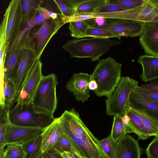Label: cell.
I'll return each instance as SVG.
<instances>
[{
    "mask_svg": "<svg viewBox=\"0 0 158 158\" xmlns=\"http://www.w3.org/2000/svg\"><path fill=\"white\" fill-rule=\"evenodd\" d=\"M63 133L72 147L85 158H108L98 140L86 126L74 108L59 117Z\"/></svg>",
    "mask_w": 158,
    "mask_h": 158,
    "instance_id": "obj_1",
    "label": "cell"
},
{
    "mask_svg": "<svg viewBox=\"0 0 158 158\" xmlns=\"http://www.w3.org/2000/svg\"><path fill=\"white\" fill-rule=\"evenodd\" d=\"M122 42L109 39L94 37L77 39L75 38L67 42L63 48L71 57L90 58L91 61L99 60L100 58L113 46L120 44Z\"/></svg>",
    "mask_w": 158,
    "mask_h": 158,
    "instance_id": "obj_2",
    "label": "cell"
},
{
    "mask_svg": "<svg viewBox=\"0 0 158 158\" xmlns=\"http://www.w3.org/2000/svg\"><path fill=\"white\" fill-rule=\"evenodd\" d=\"M10 122L16 125L45 128L55 120L53 114L32 102L17 103L8 113Z\"/></svg>",
    "mask_w": 158,
    "mask_h": 158,
    "instance_id": "obj_3",
    "label": "cell"
},
{
    "mask_svg": "<svg viewBox=\"0 0 158 158\" xmlns=\"http://www.w3.org/2000/svg\"><path fill=\"white\" fill-rule=\"evenodd\" d=\"M122 66L111 57L99 60L91 74L98 85L94 91L97 96L108 98L111 95L121 77Z\"/></svg>",
    "mask_w": 158,
    "mask_h": 158,
    "instance_id": "obj_4",
    "label": "cell"
},
{
    "mask_svg": "<svg viewBox=\"0 0 158 158\" xmlns=\"http://www.w3.org/2000/svg\"><path fill=\"white\" fill-rule=\"evenodd\" d=\"M139 82L129 77H122L111 95L105 100L106 114L110 116L125 114L131 108L129 98L131 93L138 86Z\"/></svg>",
    "mask_w": 158,
    "mask_h": 158,
    "instance_id": "obj_5",
    "label": "cell"
},
{
    "mask_svg": "<svg viewBox=\"0 0 158 158\" xmlns=\"http://www.w3.org/2000/svg\"><path fill=\"white\" fill-rule=\"evenodd\" d=\"M38 59L34 43L29 34L23 42L17 69L13 78L16 98L28 75Z\"/></svg>",
    "mask_w": 158,
    "mask_h": 158,
    "instance_id": "obj_6",
    "label": "cell"
},
{
    "mask_svg": "<svg viewBox=\"0 0 158 158\" xmlns=\"http://www.w3.org/2000/svg\"><path fill=\"white\" fill-rule=\"evenodd\" d=\"M57 78L52 73L43 75L34 96L32 103L54 114L57 109L56 88Z\"/></svg>",
    "mask_w": 158,
    "mask_h": 158,
    "instance_id": "obj_7",
    "label": "cell"
},
{
    "mask_svg": "<svg viewBox=\"0 0 158 158\" xmlns=\"http://www.w3.org/2000/svg\"><path fill=\"white\" fill-rule=\"evenodd\" d=\"M158 15V0H144V4L134 9L124 11L96 14L97 17L151 22Z\"/></svg>",
    "mask_w": 158,
    "mask_h": 158,
    "instance_id": "obj_8",
    "label": "cell"
},
{
    "mask_svg": "<svg viewBox=\"0 0 158 158\" xmlns=\"http://www.w3.org/2000/svg\"><path fill=\"white\" fill-rule=\"evenodd\" d=\"M64 24L62 17L56 19L50 18L46 19L42 23L33 28L29 35L34 43L38 58L40 59L51 39Z\"/></svg>",
    "mask_w": 158,
    "mask_h": 158,
    "instance_id": "obj_9",
    "label": "cell"
},
{
    "mask_svg": "<svg viewBox=\"0 0 158 158\" xmlns=\"http://www.w3.org/2000/svg\"><path fill=\"white\" fill-rule=\"evenodd\" d=\"M104 19L105 20L103 24L94 26L111 32L119 39L121 36H140L145 23L142 22L126 19Z\"/></svg>",
    "mask_w": 158,
    "mask_h": 158,
    "instance_id": "obj_10",
    "label": "cell"
},
{
    "mask_svg": "<svg viewBox=\"0 0 158 158\" xmlns=\"http://www.w3.org/2000/svg\"><path fill=\"white\" fill-rule=\"evenodd\" d=\"M3 17L6 21V48L16 36L23 22L22 0L11 1Z\"/></svg>",
    "mask_w": 158,
    "mask_h": 158,
    "instance_id": "obj_11",
    "label": "cell"
},
{
    "mask_svg": "<svg viewBox=\"0 0 158 158\" xmlns=\"http://www.w3.org/2000/svg\"><path fill=\"white\" fill-rule=\"evenodd\" d=\"M45 128L30 127L8 123L5 133L2 150L6 145L21 144L41 135Z\"/></svg>",
    "mask_w": 158,
    "mask_h": 158,
    "instance_id": "obj_12",
    "label": "cell"
},
{
    "mask_svg": "<svg viewBox=\"0 0 158 158\" xmlns=\"http://www.w3.org/2000/svg\"><path fill=\"white\" fill-rule=\"evenodd\" d=\"M43 64L38 59L29 73L16 98L17 103L29 104L32 102L38 85L43 76Z\"/></svg>",
    "mask_w": 158,
    "mask_h": 158,
    "instance_id": "obj_13",
    "label": "cell"
},
{
    "mask_svg": "<svg viewBox=\"0 0 158 158\" xmlns=\"http://www.w3.org/2000/svg\"><path fill=\"white\" fill-rule=\"evenodd\" d=\"M91 80V74L83 73H75L67 82L65 87L73 94L76 100L84 102L89 97L90 90L88 85Z\"/></svg>",
    "mask_w": 158,
    "mask_h": 158,
    "instance_id": "obj_14",
    "label": "cell"
},
{
    "mask_svg": "<svg viewBox=\"0 0 158 158\" xmlns=\"http://www.w3.org/2000/svg\"><path fill=\"white\" fill-rule=\"evenodd\" d=\"M139 41L146 54L158 56V22L145 23Z\"/></svg>",
    "mask_w": 158,
    "mask_h": 158,
    "instance_id": "obj_15",
    "label": "cell"
},
{
    "mask_svg": "<svg viewBox=\"0 0 158 158\" xmlns=\"http://www.w3.org/2000/svg\"><path fill=\"white\" fill-rule=\"evenodd\" d=\"M48 11L43 7L38 9V15L35 18L26 23H23L21 27L13 40L6 48V52L17 47L31 33L36 26L42 23L46 19L51 18L48 14Z\"/></svg>",
    "mask_w": 158,
    "mask_h": 158,
    "instance_id": "obj_16",
    "label": "cell"
},
{
    "mask_svg": "<svg viewBox=\"0 0 158 158\" xmlns=\"http://www.w3.org/2000/svg\"><path fill=\"white\" fill-rule=\"evenodd\" d=\"M141 152L138 141L127 134L117 142L114 158H140Z\"/></svg>",
    "mask_w": 158,
    "mask_h": 158,
    "instance_id": "obj_17",
    "label": "cell"
},
{
    "mask_svg": "<svg viewBox=\"0 0 158 158\" xmlns=\"http://www.w3.org/2000/svg\"><path fill=\"white\" fill-rule=\"evenodd\" d=\"M63 134L59 118L45 128L42 134L41 150L42 153L53 148L57 142Z\"/></svg>",
    "mask_w": 158,
    "mask_h": 158,
    "instance_id": "obj_18",
    "label": "cell"
},
{
    "mask_svg": "<svg viewBox=\"0 0 158 158\" xmlns=\"http://www.w3.org/2000/svg\"><path fill=\"white\" fill-rule=\"evenodd\" d=\"M137 62L142 67L140 77L143 81L147 83L158 79V56L146 54L139 56Z\"/></svg>",
    "mask_w": 158,
    "mask_h": 158,
    "instance_id": "obj_19",
    "label": "cell"
},
{
    "mask_svg": "<svg viewBox=\"0 0 158 158\" xmlns=\"http://www.w3.org/2000/svg\"><path fill=\"white\" fill-rule=\"evenodd\" d=\"M24 40L17 47L6 52L3 68V81L13 79L18 63L21 48Z\"/></svg>",
    "mask_w": 158,
    "mask_h": 158,
    "instance_id": "obj_20",
    "label": "cell"
},
{
    "mask_svg": "<svg viewBox=\"0 0 158 158\" xmlns=\"http://www.w3.org/2000/svg\"><path fill=\"white\" fill-rule=\"evenodd\" d=\"M125 114L130 118L129 128L132 133L137 135L139 140H145L149 137L141 118L134 109L131 107L127 109Z\"/></svg>",
    "mask_w": 158,
    "mask_h": 158,
    "instance_id": "obj_21",
    "label": "cell"
},
{
    "mask_svg": "<svg viewBox=\"0 0 158 158\" xmlns=\"http://www.w3.org/2000/svg\"><path fill=\"white\" fill-rule=\"evenodd\" d=\"M129 103L131 108L141 111L158 120V102L136 99L129 97Z\"/></svg>",
    "mask_w": 158,
    "mask_h": 158,
    "instance_id": "obj_22",
    "label": "cell"
},
{
    "mask_svg": "<svg viewBox=\"0 0 158 158\" xmlns=\"http://www.w3.org/2000/svg\"><path fill=\"white\" fill-rule=\"evenodd\" d=\"M3 92L0 107L10 110L14 101L16 99L13 79L3 83Z\"/></svg>",
    "mask_w": 158,
    "mask_h": 158,
    "instance_id": "obj_23",
    "label": "cell"
},
{
    "mask_svg": "<svg viewBox=\"0 0 158 158\" xmlns=\"http://www.w3.org/2000/svg\"><path fill=\"white\" fill-rule=\"evenodd\" d=\"M42 2L36 0H22L24 15L23 23H27L35 18Z\"/></svg>",
    "mask_w": 158,
    "mask_h": 158,
    "instance_id": "obj_24",
    "label": "cell"
},
{
    "mask_svg": "<svg viewBox=\"0 0 158 158\" xmlns=\"http://www.w3.org/2000/svg\"><path fill=\"white\" fill-rule=\"evenodd\" d=\"M41 143V135L23 144L24 158H36L42 153Z\"/></svg>",
    "mask_w": 158,
    "mask_h": 158,
    "instance_id": "obj_25",
    "label": "cell"
},
{
    "mask_svg": "<svg viewBox=\"0 0 158 158\" xmlns=\"http://www.w3.org/2000/svg\"><path fill=\"white\" fill-rule=\"evenodd\" d=\"M108 3L109 0H87L79 6L74 16L94 14L99 8Z\"/></svg>",
    "mask_w": 158,
    "mask_h": 158,
    "instance_id": "obj_26",
    "label": "cell"
},
{
    "mask_svg": "<svg viewBox=\"0 0 158 158\" xmlns=\"http://www.w3.org/2000/svg\"><path fill=\"white\" fill-rule=\"evenodd\" d=\"M129 97L136 99L158 102V91L144 89L138 85L131 93Z\"/></svg>",
    "mask_w": 158,
    "mask_h": 158,
    "instance_id": "obj_27",
    "label": "cell"
},
{
    "mask_svg": "<svg viewBox=\"0 0 158 158\" xmlns=\"http://www.w3.org/2000/svg\"><path fill=\"white\" fill-rule=\"evenodd\" d=\"M89 26L85 20L70 22L69 27L71 36L75 38L79 39L86 37V34Z\"/></svg>",
    "mask_w": 158,
    "mask_h": 158,
    "instance_id": "obj_28",
    "label": "cell"
},
{
    "mask_svg": "<svg viewBox=\"0 0 158 158\" xmlns=\"http://www.w3.org/2000/svg\"><path fill=\"white\" fill-rule=\"evenodd\" d=\"M134 109L141 118L149 137H158V120L141 111Z\"/></svg>",
    "mask_w": 158,
    "mask_h": 158,
    "instance_id": "obj_29",
    "label": "cell"
},
{
    "mask_svg": "<svg viewBox=\"0 0 158 158\" xmlns=\"http://www.w3.org/2000/svg\"><path fill=\"white\" fill-rule=\"evenodd\" d=\"M127 133L122 120V117L114 116L113 122L110 135L115 141H118Z\"/></svg>",
    "mask_w": 158,
    "mask_h": 158,
    "instance_id": "obj_30",
    "label": "cell"
},
{
    "mask_svg": "<svg viewBox=\"0 0 158 158\" xmlns=\"http://www.w3.org/2000/svg\"><path fill=\"white\" fill-rule=\"evenodd\" d=\"M0 154L6 158H24L22 145L11 144L5 146L0 151Z\"/></svg>",
    "mask_w": 158,
    "mask_h": 158,
    "instance_id": "obj_31",
    "label": "cell"
},
{
    "mask_svg": "<svg viewBox=\"0 0 158 158\" xmlns=\"http://www.w3.org/2000/svg\"><path fill=\"white\" fill-rule=\"evenodd\" d=\"M101 146L108 158H114L117 142L114 141L110 135L99 140Z\"/></svg>",
    "mask_w": 158,
    "mask_h": 158,
    "instance_id": "obj_32",
    "label": "cell"
},
{
    "mask_svg": "<svg viewBox=\"0 0 158 158\" xmlns=\"http://www.w3.org/2000/svg\"><path fill=\"white\" fill-rule=\"evenodd\" d=\"M6 47V21L3 17L0 26V60L2 68L3 67Z\"/></svg>",
    "mask_w": 158,
    "mask_h": 158,
    "instance_id": "obj_33",
    "label": "cell"
},
{
    "mask_svg": "<svg viewBox=\"0 0 158 158\" xmlns=\"http://www.w3.org/2000/svg\"><path fill=\"white\" fill-rule=\"evenodd\" d=\"M86 37H92L98 38L109 39L118 37L111 32L100 28L95 26H89L86 34Z\"/></svg>",
    "mask_w": 158,
    "mask_h": 158,
    "instance_id": "obj_34",
    "label": "cell"
},
{
    "mask_svg": "<svg viewBox=\"0 0 158 158\" xmlns=\"http://www.w3.org/2000/svg\"><path fill=\"white\" fill-rule=\"evenodd\" d=\"M9 111L0 107V148L3 146L6 129L9 122L8 116Z\"/></svg>",
    "mask_w": 158,
    "mask_h": 158,
    "instance_id": "obj_35",
    "label": "cell"
},
{
    "mask_svg": "<svg viewBox=\"0 0 158 158\" xmlns=\"http://www.w3.org/2000/svg\"><path fill=\"white\" fill-rule=\"evenodd\" d=\"M109 3L117 5L127 10L137 8L142 6L144 0H109Z\"/></svg>",
    "mask_w": 158,
    "mask_h": 158,
    "instance_id": "obj_36",
    "label": "cell"
},
{
    "mask_svg": "<svg viewBox=\"0 0 158 158\" xmlns=\"http://www.w3.org/2000/svg\"><path fill=\"white\" fill-rule=\"evenodd\" d=\"M54 148L60 153L69 152L73 149V147L67 137L63 134L59 139Z\"/></svg>",
    "mask_w": 158,
    "mask_h": 158,
    "instance_id": "obj_37",
    "label": "cell"
},
{
    "mask_svg": "<svg viewBox=\"0 0 158 158\" xmlns=\"http://www.w3.org/2000/svg\"><path fill=\"white\" fill-rule=\"evenodd\" d=\"M148 158H158V137H156L148 145L146 150Z\"/></svg>",
    "mask_w": 158,
    "mask_h": 158,
    "instance_id": "obj_38",
    "label": "cell"
},
{
    "mask_svg": "<svg viewBox=\"0 0 158 158\" xmlns=\"http://www.w3.org/2000/svg\"><path fill=\"white\" fill-rule=\"evenodd\" d=\"M125 10H126V9L120 6L109 3V0L108 3L99 8L94 14L108 13Z\"/></svg>",
    "mask_w": 158,
    "mask_h": 158,
    "instance_id": "obj_39",
    "label": "cell"
},
{
    "mask_svg": "<svg viewBox=\"0 0 158 158\" xmlns=\"http://www.w3.org/2000/svg\"><path fill=\"white\" fill-rule=\"evenodd\" d=\"M42 158H62L60 153L54 148L43 153Z\"/></svg>",
    "mask_w": 158,
    "mask_h": 158,
    "instance_id": "obj_40",
    "label": "cell"
},
{
    "mask_svg": "<svg viewBox=\"0 0 158 158\" xmlns=\"http://www.w3.org/2000/svg\"><path fill=\"white\" fill-rule=\"evenodd\" d=\"M69 152H64L60 153L62 158H85L74 148Z\"/></svg>",
    "mask_w": 158,
    "mask_h": 158,
    "instance_id": "obj_41",
    "label": "cell"
},
{
    "mask_svg": "<svg viewBox=\"0 0 158 158\" xmlns=\"http://www.w3.org/2000/svg\"><path fill=\"white\" fill-rule=\"evenodd\" d=\"M142 88L158 91V79L150 81L139 86Z\"/></svg>",
    "mask_w": 158,
    "mask_h": 158,
    "instance_id": "obj_42",
    "label": "cell"
},
{
    "mask_svg": "<svg viewBox=\"0 0 158 158\" xmlns=\"http://www.w3.org/2000/svg\"><path fill=\"white\" fill-rule=\"evenodd\" d=\"M122 120L125 127L127 133H132V131L129 128L128 126L130 121L129 117L127 114H125L122 117Z\"/></svg>",
    "mask_w": 158,
    "mask_h": 158,
    "instance_id": "obj_43",
    "label": "cell"
},
{
    "mask_svg": "<svg viewBox=\"0 0 158 158\" xmlns=\"http://www.w3.org/2000/svg\"><path fill=\"white\" fill-rule=\"evenodd\" d=\"M89 88L90 90L95 91L98 88V85L95 81L92 79L89 81L88 85Z\"/></svg>",
    "mask_w": 158,
    "mask_h": 158,
    "instance_id": "obj_44",
    "label": "cell"
},
{
    "mask_svg": "<svg viewBox=\"0 0 158 158\" xmlns=\"http://www.w3.org/2000/svg\"><path fill=\"white\" fill-rule=\"evenodd\" d=\"M152 22H158V15L154 19Z\"/></svg>",
    "mask_w": 158,
    "mask_h": 158,
    "instance_id": "obj_45",
    "label": "cell"
},
{
    "mask_svg": "<svg viewBox=\"0 0 158 158\" xmlns=\"http://www.w3.org/2000/svg\"><path fill=\"white\" fill-rule=\"evenodd\" d=\"M43 153L41 154L40 155H39L38 157H37L36 158H42V155Z\"/></svg>",
    "mask_w": 158,
    "mask_h": 158,
    "instance_id": "obj_46",
    "label": "cell"
},
{
    "mask_svg": "<svg viewBox=\"0 0 158 158\" xmlns=\"http://www.w3.org/2000/svg\"><path fill=\"white\" fill-rule=\"evenodd\" d=\"M0 158H6L2 154H0Z\"/></svg>",
    "mask_w": 158,
    "mask_h": 158,
    "instance_id": "obj_47",
    "label": "cell"
}]
</instances>
